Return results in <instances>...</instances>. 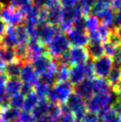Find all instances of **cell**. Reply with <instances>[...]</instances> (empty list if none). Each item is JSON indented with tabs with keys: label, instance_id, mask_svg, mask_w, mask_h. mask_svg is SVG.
I'll list each match as a JSON object with an SVG mask.
<instances>
[{
	"label": "cell",
	"instance_id": "cell-16",
	"mask_svg": "<svg viewBox=\"0 0 121 122\" xmlns=\"http://www.w3.org/2000/svg\"><path fill=\"white\" fill-rule=\"evenodd\" d=\"M70 82L73 86L79 84L80 82L86 79V73H85V63L80 65H73L70 68V76H69Z\"/></svg>",
	"mask_w": 121,
	"mask_h": 122
},
{
	"label": "cell",
	"instance_id": "cell-25",
	"mask_svg": "<svg viewBox=\"0 0 121 122\" xmlns=\"http://www.w3.org/2000/svg\"><path fill=\"white\" fill-rule=\"evenodd\" d=\"M20 112V110H17V109L8 106L6 108L0 111V118L7 122H13L18 119Z\"/></svg>",
	"mask_w": 121,
	"mask_h": 122
},
{
	"label": "cell",
	"instance_id": "cell-30",
	"mask_svg": "<svg viewBox=\"0 0 121 122\" xmlns=\"http://www.w3.org/2000/svg\"><path fill=\"white\" fill-rule=\"evenodd\" d=\"M15 30H16L17 41H18V46H25L30 40V37L28 35V32L24 25H17L15 26Z\"/></svg>",
	"mask_w": 121,
	"mask_h": 122
},
{
	"label": "cell",
	"instance_id": "cell-27",
	"mask_svg": "<svg viewBox=\"0 0 121 122\" xmlns=\"http://www.w3.org/2000/svg\"><path fill=\"white\" fill-rule=\"evenodd\" d=\"M38 102H39V98L34 92H31L30 94L25 95L24 96L23 106H22L23 111L31 112L32 110L37 106Z\"/></svg>",
	"mask_w": 121,
	"mask_h": 122
},
{
	"label": "cell",
	"instance_id": "cell-31",
	"mask_svg": "<svg viewBox=\"0 0 121 122\" xmlns=\"http://www.w3.org/2000/svg\"><path fill=\"white\" fill-rule=\"evenodd\" d=\"M100 25V20L95 15H89L86 18V30L88 31V33L96 31L97 28Z\"/></svg>",
	"mask_w": 121,
	"mask_h": 122
},
{
	"label": "cell",
	"instance_id": "cell-15",
	"mask_svg": "<svg viewBox=\"0 0 121 122\" xmlns=\"http://www.w3.org/2000/svg\"><path fill=\"white\" fill-rule=\"evenodd\" d=\"M0 45L12 48L18 46L15 26H7L5 33L0 38Z\"/></svg>",
	"mask_w": 121,
	"mask_h": 122
},
{
	"label": "cell",
	"instance_id": "cell-6",
	"mask_svg": "<svg viewBox=\"0 0 121 122\" xmlns=\"http://www.w3.org/2000/svg\"><path fill=\"white\" fill-rule=\"evenodd\" d=\"M93 68L94 75L97 78H107L114 64V59L108 55H102L94 60Z\"/></svg>",
	"mask_w": 121,
	"mask_h": 122
},
{
	"label": "cell",
	"instance_id": "cell-48",
	"mask_svg": "<svg viewBox=\"0 0 121 122\" xmlns=\"http://www.w3.org/2000/svg\"><path fill=\"white\" fill-rule=\"evenodd\" d=\"M5 29H6V26H5V23L4 22L3 20L0 19V38L3 36V34L5 31Z\"/></svg>",
	"mask_w": 121,
	"mask_h": 122
},
{
	"label": "cell",
	"instance_id": "cell-5",
	"mask_svg": "<svg viewBox=\"0 0 121 122\" xmlns=\"http://www.w3.org/2000/svg\"><path fill=\"white\" fill-rule=\"evenodd\" d=\"M0 19L8 26H17L21 24L25 19V15L20 9L14 8L11 5H5L2 6Z\"/></svg>",
	"mask_w": 121,
	"mask_h": 122
},
{
	"label": "cell",
	"instance_id": "cell-22",
	"mask_svg": "<svg viewBox=\"0 0 121 122\" xmlns=\"http://www.w3.org/2000/svg\"><path fill=\"white\" fill-rule=\"evenodd\" d=\"M107 78L109 84L111 85V88L113 89L121 79V63L114 61L113 67H112L111 72L108 75Z\"/></svg>",
	"mask_w": 121,
	"mask_h": 122
},
{
	"label": "cell",
	"instance_id": "cell-51",
	"mask_svg": "<svg viewBox=\"0 0 121 122\" xmlns=\"http://www.w3.org/2000/svg\"><path fill=\"white\" fill-rule=\"evenodd\" d=\"M12 0H0V5L1 6H5V5H9Z\"/></svg>",
	"mask_w": 121,
	"mask_h": 122
},
{
	"label": "cell",
	"instance_id": "cell-26",
	"mask_svg": "<svg viewBox=\"0 0 121 122\" xmlns=\"http://www.w3.org/2000/svg\"><path fill=\"white\" fill-rule=\"evenodd\" d=\"M52 86L45 83V81L38 79V81L33 86V92L38 96L39 99L46 98L48 92L50 91V88Z\"/></svg>",
	"mask_w": 121,
	"mask_h": 122
},
{
	"label": "cell",
	"instance_id": "cell-55",
	"mask_svg": "<svg viewBox=\"0 0 121 122\" xmlns=\"http://www.w3.org/2000/svg\"><path fill=\"white\" fill-rule=\"evenodd\" d=\"M98 122H103V121H102V120H101V121H98Z\"/></svg>",
	"mask_w": 121,
	"mask_h": 122
},
{
	"label": "cell",
	"instance_id": "cell-42",
	"mask_svg": "<svg viewBox=\"0 0 121 122\" xmlns=\"http://www.w3.org/2000/svg\"><path fill=\"white\" fill-rule=\"evenodd\" d=\"M112 26L114 27V29H118V28L121 27V9L114 12Z\"/></svg>",
	"mask_w": 121,
	"mask_h": 122
},
{
	"label": "cell",
	"instance_id": "cell-39",
	"mask_svg": "<svg viewBox=\"0 0 121 122\" xmlns=\"http://www.w3.org/2000/svg\"><path fill=\"white\" fill-rule=\"evenodd\" d=\"M72 28L79 30H86V16L81 15L80 17L77 18L74 21Z\"/></svg>",
	"mask_w": 121,
	"mask_h": 122
},
{
	"label": "cell",
	"instance_id": "cell-38",
	"mask_svg": "<svg viewBox=\"0 0 121 122\" xmlns=\"http://www.w3.org/2000/svg\"><path fill=\"white\" fill-rule=\"evenodd\" d=\"M19 121L20 122H36V119L32 115V113L26 111H21L19 114Z\"/></svg>",
	"mask_w": 121,
	"mask_h": 122
},
{
	"label": "cell",
	"instance_id": "cell-13",
	"mask_svg": "<svg viewBox=\"0 0 121 122\" xmlns=\"http://www.w3.org/2000/svg\"><path fill=\"white\" fill-rule=\"evenodd\" d=\"M58 30L59 29L51 24L45 23L39 25L37 31V40L43 45L47 44L54 37V35L57 33Z\"/></svg>",
	"mask_w": 121,
	"mask_h": 122
},
{
	"label": "cell",
	"instance_id": "cell-52",
	"mask_svg": "<svg viewBox=\"0 0 121 122\" xmlns=\"http://www.w3.org/2000/svg\"><path fill=\"white\" fill-rule=\"evenodd\" d=\"M0 122H7V121H5V120H4L3 119H1V118H0Z\"/></svg>",
	"mask_w": 121,
	"mask_h": 122
},
{
	"label": "cell",
	"instance_id": "cell-18",
	"mask_svg": "<svg viewBox=\"0 0 121 122\" xmlns=\"http://www.w3.org/2000/svg\"><path fill=\"white\" fill-rule=\"evenodd\" d=\"M21 86H22V82L20 81L19 78H7L5 88L6 91L7 95H9V97L15 95L17 94H20V89H21Z\"/></svg>",
	"mask_w": 121,
	"mask_h": 122
},
{
	"label": "cell",
	"instance_id": "cell-35",
	"mask_svg": "<svg viewBox=\"0 0 121 122\" xmlns=\"http://www.w3.org/2000/svg\"><path fill=\"white\" fill-rule=\"evenodd\" d=\"M96 0H79L78 3V6L80 8L81 13L84 16H87L88 14H90L91 9L93 5H94Z\"/></svg>",
	"mask_w": 121,
	"mask_h": 122
},
{
	"label": "cell",
	"instance_id": "cell-20",
	"mask_svg": "<svg viewBox=\"0 0 121 122\" xmlns=\"http://www.w3.org/2000/svg\"><path fill=\"white\" fill-rule=\"evenodd\" d=\"M22 63L18 61H14L13 62L5 64V67L4 69V74L6 76L7 78H19L20 73L21 71Z\"/></svg>",
	"mask_w": 121,
	"mask_h": 122
},
{
	"label": "cell",
	"instance_id": "cell-44",
	"mask_svg": "<svg viewBox=\"0 0 121 122\" xmlns=\"http://www.w3.org/2000/svg\"><path fill=\"white\" fill-rule=\"evenodd\" d=\"M31 92H33V86L30 84H27V83H22L21 86V89H20V94L25 95L30 94Z\"/></svg>",
	"mask_w": 121,
	"mask_h": 122
},
{
	"label": "cell",
	"instance_id": "cell-7",
	"mask_svg": "<svg viewBox=\"0 0 121 122\" xmlns=\"http://www.w3.org/2000/svg\"><path fill=\"white\" fill-rule=\"evenodd\" d=\"M81 15L83 14L81 13L78 5L74 7H71V8H63L62 16H61V20L60 22V30L61 31H68L69 30H71L73 26L74 21L78 17H80Z\"/></svg>",
	"mask_w": 121,
	"mask_h": 122
},
{
	"label": "cell",
	"instance_id": "cell-54",
	"mask_svg": "<svg viewBox=\"0 0 121 122\" xmlns=\"http://www.w3.org/2000/svg\"><path fill=\"white\" fill-rule=\"evenodd\" d=\"M52 1H57V0H52Z\"/></svg>",
	"mask_w": 121,
	"mask_h": 122
},
{
	"label": "cell",
	"instance_id": "cell-49",
	"mask_svg": "<svg viewBox=\"0 0 121 122\" xmlns=\"http://www.w3.org/2000/svg\"><path fill=\"white\" fill-rule=\"evenodd\" d=\"M115 61H117V62H119L121 63V46H119L118 50V53L116 54V56H115Z\"/></svg>",
	"mask_w": 121,
	"mask_h": 122
},
{
	"label": "cell",
	"instance_id": "cell-47",
	"mask_svg": "<svg viewBox=\"0 0 121 122\" xmlns=\"http://www.w3.org/2000/svg\"><path fill=\"white\" fill-rule=\"evenodd\" d=\"M113 92H114L115 95H117L118 97H121V79L117 84V86L113 88Z\"/></svg>",
	"mask_w": 121,
	"mask_h": 122
},
{
	"label": "cell",
	"instance_id": "cell-24",
	"mask_svg": "<svg viewBox=\"0 0 121 122\" xmlns=\"http://www.w3.org/2000/svg\"><path fill=\"white\" fill-rule=\"evenodd\" d=\"M0 61H2L5 64L16 61L14 48L7 47L0 45Z\"/></svg>",
	"mask_w": 121,
	"mask_h": 122
},
{
	"label": "cell",
	"instance_id": "cell-40",
	"mask_svg": "<svg viewBox=\"0 0 121 122\" xmlns=\"http://www.w3.org/2000/svg\"><path fill=\"white\" fill-rule=\"evenodd\" d=\"M57 122H77L75 119V117L73 116L72 112H68L60 113V116Z\"/></svg>",
	"mask_w": 121,
	"mask_h": 122
},
{
	"label": "cell",
	"instance_id": "cell-43",
	"mask_svg": "<svg viewBox=\"0 0 121 122\" xmlns=\"http://www.w3.org/2000/svg\"><path fill=\"white\" fill-rule=\"evenodd\" d=\"M79 0H60V5L62 8H71L77 5Z\"/></svg>",
	"mask_w": 121,
	"mask_h": 122
},
{
	"label": "cell",
	"instance_id": "cell-17",
	"mask_svg": "<svg viewBox=\"0 0 121 122\" xmlns=\"http://www.w3.org/2000/svg\"><path fill=\"white\" fill-rule=\"evenodd\" d=\"M100 117L103 122H121V111L113 104L111 108L99 115V118Z\"/></svg>",
	"mask_w": 121,
	"mask_h": 122
},
{
	"label": "cell",
	"instance_id": "cell-53",
	"mask_svg": "<svg viewBox=\"0 0 121 122\" xmlns=\"http://www.w3.org/2000/svg\"><path fill=\"white\" fill-rule=\"evenodd\" d=\"M1 9H2V6H1V5H0V12H1Z\"/></svg>",
	"mask_w": 121,
	"mask_h": 122
},
{
	"label": "cell",
	"instance_id": "cell-19",
	"mask_svg": "<svg viewBox=\"0 0 121 122\" xmlns=\"http://www.w3.org/2000/svg\"><path fill=\"white\" fill-rule=\"evenodd\" d=\"M50 102L47 101L46 98L39 99V102L37 104V106L32 110V115L36 120L39 119H42L45 116H47V112H48V107H49Z\"/></svg>",
	"mask_w": 121,
	"mask_h": 122
},
{
	"label": "cell",
	"instance_id": "cell-32",
	"mask_svg": "<svg viewBox=\"0 0 121 122\" xmlns=\"http://www.w3.org/2000/svg\"><path fill=\"white\" fill-rule=\"evenodd\" d=\"M102 45H103V49H104L105 55H108V56H110L111 58H115L120 46L114 44V43H112V42H111V41L109 40H106Z\"/></svg>",
	"mask_w": 121,
	"mask_h": 122
},
{
	"label": "cell",
	"instance_id": "cell-50",
	"mask_svg": "<svg viewBox=\"0 0 121 122\" xmlns=\"http://www.w3.org/2000/svg\"><path fill=\"white\" fill-rule=\"evenodd\" d=\"M114 31V33L116 35H117V37L119 38V40L121 41V27L118 28V29H115V30Z\"/></svg>",
	"mask_w": 121,
	"mask_h": 122
},
{
	"label": "cell",
	"instance_id": "cell-34",
	"mask_svg": "<svg viewBox=\"0 0 121 122\" xmlns=\"http://www.w3.org/2000/svg\"><path fill=\"white\" fill-rule=\"evenodd\" d=\"M60 116V104L58 103H51L48 107V112H47V117L50 119L58 121V119Z\"/></svg>",
	"mask_w": 121,
	"mask_h": 122
},
{
	"label": "cell",
	"instance_id": "cell-3",
	"mask_svg": "<svg viewBox=\"0 0 121 122\" xmlns=\"http://www.w3.org/2000/svg\"><path fill=\"white\" fill-rule=\"evenodd\" d=\"M73 93V85L70 81L55 83L51 86L46 96L47 101L51 103H65L69 96Z\"/></svg>",
	"mask_w": 121,
	"mask_h": 122
},
{
	"label": "cell",
	"instance_id": "cell-4",
	"mask_svg": "<svg viewBox=\"0 0 121 122\" xmlns=\"http://www.w3.org/2000/svg\"><path fill=\"white\" fill-rule=\"evenodd\" d=\"M65 103L68 106V108L70 109V111L72 112L76 121L81 122V120L86 115V113L87 112L86 106V101L73 92L69 96L67 102Z\"/></svg>",
	"mask_w": 121,
	"mask_h": 122
},
{
	"label": "cell",
	"instance_id": "cell-8",
	"mask_svg": "<svg viewBox=\"0 0 121 122\" xmlns=\"http://www.w3.org/2000/svg\"><path fill=\"white\" fill-rule=\"evenodd\" d=\"M46 11V23L53 26L60 24L63 8L57 1H51L49 5L45 7Z\"/></svg>",
	"mask_w": 121,
	"mask_h": 122
},
{
	"label": "cell",
	"instance_id": "cell-33",
	"mask_svg": "<svg viewBox=\"0 0 121 122\" xmlns=\"http://www.w3.org/2000/svg\"><path fill=\"white\" fill-rule=\"evenodd\" d=\"M24 95L20 93V94L11 96V98L9 99V106L14 109H17V110H20V109H22Z\"/></svg>",
	"mask_w": 121,
	"mask_h": 122
},
{
	"label": "cell",
	"instance_id": "cell-2",
	"mask_svg": "<svg viewBox=\"0 0 121 122\" xmlns=\"http://www.w3.org/2000/svg\"><path fill=\"white\" fill-rule=\"evenodd\" d=\"M46 54L53 59H56L62 55L70 49V42L66 35L59 29L54 37L46 44Z\"/></svg>",
	"mask_w": 121,
	"mask_h": 122
},
{
	"label": "cell",
	"instance_id": "cell-11",
	"mask_svg": "<svg viewBox=\"0 0 121 122\" xmlns=\"http://www.w3.org/2000/svg\"><path fill=\"white\" fill-rule=\"evenodd\" d=\"M71 65L84 64L88 61V54L86 49L80 46H72L68 51Z\"/></svg>",
	"mask_w": 121,
	"mask_h": 122
},
{
	"label": "cell",
	"instance_id": "cell-12",
	"mask_svg": "<svg viewBox=\"0 0 121 122\" xmlns=\"http://www.w3.org/2000/svg\"><path fill=\"white\" fill-rule=\"evenodd\" d=\"M20 79L22 83H27L34 86L38 81V75L36 73L33 66L30 62H26L22 64L21 71L20 73Z\"/></svg>",
	"mask_w": 121,
	"mask_h": 122
},
{
	"label": "cell",
	"instance_id": "cell-10",
	"mask_svg": "<svg viewBox=\"0 0 121 122\" xmlns=\"http://www.w3.org/2000/svg\"><path fill=\"white\" fill-rule=\"evenodd\" d=\"M26 48H27V59L29 62L33 61L35 59L46 53L45 46L37 39H30L26 45Z\"/></svg>",
	"mask_w": 121,
	"mask_h": 122
},
{
	"label": "cell",
	"instance_id": "cell-14",
	"mask_svg": "<svg viewBox=\"0 0 121 122\" xmlns=\"http://www.w3.org/2000/svg\"><path fill=\"white\" fill-rule=\"evenodd\" d=\"M73 92L86 101L94 95L93 79H85L79 84L73 86Z\"/></svg>",
	"mask_w": 121,
	"mask_h": 122
},
{
	"label": "cell",
	"instance_id": "cell-46",
	"mask_svg": "<svg viewBox=\"0 0 121 122\" xmlns=\"http://www.w3.org/2000/svg\"><path fill=\"white\" fill-rule=\"evenodd\" d=\"M111 8L114 11H118L121 9V0H111Z\"/></svg>",
	"mask_w": 121,
	"mask_h": 122
},
{
	"label": "cell",
	"instance_id": "cell-45",
	"mask_svg": "<svg viewBox=\"0 0 121 122\" xmlns=\"http://www.w3.org/2000/svg\"><path fill=\"white\" fill-rule=\"evenodd\" d=\"M51 1L52 0H32V4L38 8H45L49 5Z\"/></svg>",
	"mask_w": 121,
	"mask_h": 122
},
{
	"label": "cell",
	"instance_id": "cell-28",
	"mask_svg": "<svg viewBox=\"0 0 121 122\" xmlns=\"http://www.w3.org/2000/svg\"><path fill=\"white\" fill-rule=\"evenodd\" d=\"M58 64V63H57ZM70 66L65 64H58L55 71V83L68 81L70 76Z\"/></svg>",
	"mask_w": 121,
	"mask_h": 122
},
{
	"label": "cell",
	"instance_id": "cell-36",
	"mask_svg": "<svg viewBox=\"0 0 121 122\" xmlns=\"http://www.w3.org/2000/svg\"><path fill=\"white\" fill-rule=\"evenodd\" d=\"M111 31L112 30L110 29V27H108V26H106V25L102 23H100L99 27L96 30V32L98 33L99 37L101 38V41H104V42L109 38Z\"/></svg>",
	"mask_w": 121,
	"mask_h": 122
},
{
	"label": "cell",
	"instance_id": "cell-1",
	"mask_svg": "<svg viewBox=\"0 0 121 122\" xmlns=\"http://www.w3.org/2000/svg\"><path fill=\"white\" fill-rule=\"evenodd\" d=\"M115 96L116 95L112 90L103 94H94L86 101L87 112L96 113L98 116L101 115L115 103L117 100Z\"/></svg>",
	"mask_w": 121,
	"mask_h": 122
},
{
	"label": "cell",
	"instance_id": "cell-21",
	"mask_svg": "<svg viewBox=\"0 0 121 122\" xmlns=\"http://www.w3.org/2000/svg\"><path fill=\"white\" fill-rule=\"evenodd\" d=\"M86 49L87 51L88 56L94 60L104 55L103 45L101 42H89Z\"/></svg>",
	"mask_w": 121,
	"mask_h": 122
},
{
	"label": "cell",
	"instance_id": "cell-9",
	"mask_svg": "<svg viewBox=\"0 0 121 122\" xmlns=\"http://www.w3.org/2000/svg\"><path fill=\"white\" fill-rule=\"evenodd\" d=\"M67 32L66 37L70 42V45H72L73 46L84 47L89 43V37L86 30H79L71 28Z\"/></svg>",
	"mask_w": 121,
	"mask_h": 122
},
{
	"label": "cell",
	"instance_id": "cell-29",
	"mask_svg": "<svg viewBox=\"0 0 121 122\" xmlns=\"http://www.w3.org/2000/svg\"><path fill=\"white\" fill-rule=\"evenodd\" d=\"M98 17V19L100 20V21H101V23L111 27L112 26V21H113V16H114V11L111 9V7L105 8L104 10H102L101 13L96 15Z\"/></svg>",
	"mask_w": 121,
	"mask_h": 122
},
{
	"label": "cell",
	"instance_id": "cell-41",
	"mask_svg": "<svg viewBox=\"0 0 121 122\" xmlns=\"http://www.w3.org/2000/svg\"><path fill=\"white\" fill-rule=\"evenodd\" d=\"M98 121H99V116H98V114L91 112H86L85 117L83 118V119L81 120V122H98Z\"/></svg>",
	"mask_w": 121,
	"mask_h": 122
},
{
	"label": "cell",
	"instance_id": "cell-37",
	"mask_svg": "<svg viewBox=\"0 0 121 122\" xmlns=\"http://www.w3.org/2000/svg\"><path fill=\"white\" fill-rule=\"evenodd\" d=\"M9 95H7L5 85H0V111L9 106Z\"/></svg>",
	"mask_w": 121,
	"mask_h": 122
},
{
	"label": "cell",
	"instance_id": "cell-23",
	"mask_svg": "<svg viewBox=\"0 0 121 122\" xmlns=\"http://www.w3.org/2000/svg\"><path fill=\"white\" fill-rule=\"evenodd\" d=\"M94 94H103L111 91V86L106 78H96L93 79Z\"/></svg>",
	"mask_w": 121,
	"mask_h": 122
}]
</instances>
